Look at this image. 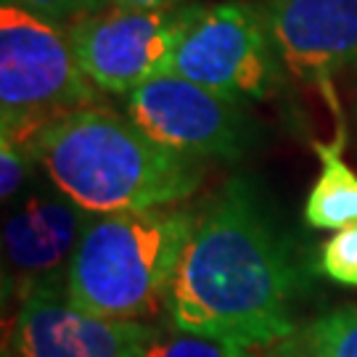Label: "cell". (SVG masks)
<instances>
[{
  "label": "cell",
  "instance_id": "obj_3",
  "mask_svg": "<svg viewBox=\"0 0 357 357\" xmlns=\"http://www.w3.org/2000/svg\"><path fill=\"white\" fill-rule=\"evenodd\" d=\"M196 220L178 206L90 217L66 268V296L98 318L156 315L167 307Z\"/></svg>",
  "mask_w": 357,
  "mask_h": 357
},
{
  "label": "cell",
  "instance_id": "obj_15",
  "mask_svg": "<svg viewBox=\"0 0 357 357\" xmlns=\"http://www.w3.org/2000/svg\"><path fill=\"white\" fill-rule=\"evenodd\" d=\"M35 162L38 159H35V153H32L29 146L16 143L11 138L0 141V196H3L6 204L16 202L24 193Z\"/></svg>",
  "mask_w": 357,
  "mask_h": 357
},
{
  "label": "cell",
  "instance_id": "obj_2",
  "mask_svg": "<svg viewBox=\"0 0 357 357\" xmlns=\"http://www.w3.org/2000/svg\"><path fill=\"white\" fill-rule=\"evenodd\" d=\"M29 149L53 188L90 215L172 206L191 199L206 175L202 159L156 143L98 103L53 119Z\"/></svg>",
  "mask_w": 357,
  "mask_h": 357
},
{
  "label": "cell",
  "instance_id": "obj_16",
  "mask_svg": "<svg viewBox=\"0 0 357 357\" xmlns=\"http://www.w3.org/2000/svg\"><path fill=\"white\" fill-rule=\"evenodd\" d=\"M3 3L19 6V8H24V11L51 22V24L64 26V29H69L79 19L77 0H3Z\"/></svg>",
  "mask_w": 357,
  "mask_h": 357
},
{
  "label": "cell",
  "instance_id": "obj_13",
  "mask_svg": "<svg viewBox=\"0 0 357 357\" xmlns=\"http://www.w3.org/2000/svg\"><path fill=\"white\" fill-rule=\"evenodd\" d=\"M135 357H257L255 349H243L175 328H153Z\"/></svg>",
  "mask_w": 357,
  "mask_h": 357
},
{
  "label": "cell",
  "instance_id": "obj_10",
  "mask_svg": "<svg viewBox=\"0 0 357 357\" xmlns=\"http://www.w3.org/2000/svg\"><path fill=\"white\" fill-rule=\"evenodd\" d=\"M90 222V212L59 191H35L16 202L3 225L6 286L22 299L45 283L66 281V268Z\"/></svg>",
  "mask_w": 357,
  "mask_h": 357
},
{
  "label": "cell",
  "instance_id": "obj_20",
  "mask_svg": "<svg viewBox=\"0 0 357 357\" xmlns=\"http://www.w3.org/2000/svg\"><path fill=\"white\" fill-rule=\"evenodd\" d=\"M3 357H19V355H16V352H13L11 347L6 344V347H3Z\"/></svg>",
  "mask_w": 357,
  "mask_h": 357
},
{
  "label": "cell",
  "instance_id": "obj_6",
  "mask_svg": "<svg viewBox=\"0 0 357 357\" xmlns=\"http://www.w3.org/2000/svg\"><path fill=\"white\" fill-rule=\"evenodd\" d=\"M202 3L162 11H116L79 16L66 29L72 51L88 79L103 93L130 96L167 75L172 53L191 26Z\"/></svg>",
  "mask_w": 357,
  "mask_h": 357
},
{
  "label": "cell",
  "instance_id": "obj_17",
  "mask_svg": "<svg viewBox=\"0 0 357 357\" xmlns=\"http://www.w3.org/2000/svg\"><path fill=\"white\" fill-rule=\"evenodd\" d=\"M178 6H185V0H109V8L116 11H162Z\"/></svg>",
  "mask_w": 357,
  "mask_h": 357
},
{
  "label": "cell",
  "instance_id": "obj_12",
  "mask_svg": "<svg viewBox=\"0 0 357 357\" xmlns=\"http://www.w3.org/2000/svg\"><path fill=\"white\" fill-rule=\"evenodd\" d=\"M296 339L312 357H357V307H342L307 323Z\"/></svg>",
  "mask_w": 357,
  "mask_h": 357
},
{
  "label": "cell",
  "instance_id": "obj_8",
  "mask_svg": "<svg viewBox=\"0 0 357 357\" xmlns=\"http://www.w3.org/2000/svg\"><path fill=\"white\" fill-rule=\"evenodd\" d=\"M153 326L112 320L72 305L66 281L38 286L13 318L11 347L19 357H135Z\"/></svg>",
  "mask_w": 357,
  "mask_h": 357
},
{
  "label": "cell",
  "instance_id": "obj_18",
  "mask_svg": "<svg viewBox=\"0 0 357 357\" xmlns=\"http://www.w3.org/2000/svg\"><path fill=\"white\" fill-rule=\"evenodd\" d=\"M270 357H312V355L307 352L305 344H302V342L296 339V333H294V336H289L286 342H281V344L273 347Z\"/></svg>",
  "mask_w": 357,
  "mask_h": 357
},
{
  "label": "cell",
  "instance_id": "obj_14",
  "mask_svg": "<svg viewBox=\"0 0 357 357\" xmlns=\"http://www.w3.org/2000/svg\"><path fill=\"white\" fill-rule=\"evenodd\" d=\"M318 270L339 286L357 289V225L333 230V236L320 246Z\"/></svg>",
  "mask_w": 357,
  "mask_h": 357
},
{
  "label": "cell",
  "instance_id": "obj_1",
  "mask_svg": "<svg viewBox=\"0 0 357 357\" xmlns=\"http://www.w3.org/2000/svg\"><path fill=\"white\" fill-rule=\"evenodd\" d=\"M307 289L291 241L249 178H233L196 220L167 296L169 328L243 349L296 333Z\"/></svg>",
  "mask_w": 357,
  "mask_h": 357
},
{
  "label": "cell",
  "instance_id": "obj_9",
  "mask_svg": "<svg viewBox=\"0 0 357 357\" xmlns=\"http://www.w3.org/2000/svg\"><path fill=\"white\" fill-rule=\"evenodd\" d=\"M283 69L302 82L357 66V0H255Z\"/></svg>",
  "mask_w": 357,
  "mask_h": 357
},
{
  "label": "cell",
  "instance_id": "obj_11",
  "mask_svg": "<svg viewBox=\"0 0 357 357\" xmlns=\"http://www.w3.org/2000/svg\"><path fill=\"white\" fill-rule=\"evenodd\" d=\"M318 85L331 101L336 135L331 143H312L320 159V175L307 196L305 222L315 230H342L357 225V172L347 165L344 153H342L347 143L344 112L336 103L331 79H323Z\"/></svg>",
  "mask_w": 357,
  "mask_h": 357
},
{
  "label": "cell",
  "instance_id": "obj_19",
  "mask_svg": "<svg viewBox=\"0 0 357 357\" xmlns=\"http://www.w3.org/2000/svg\"><path fill=\"white\" fill-rule=\"evenodd\" d=\"M77 8H79V16H88V13L103 11L101 0H77Z\"/></svg>",
  "mask_w": 357,
  "mask_h": 357
},
{
  "label": "cell",
  "instance_id": "obj_21",
  "mask_svg": "<svg viewBox=\"0 0 357 357\" xmlns=\"http://www.w3.org/2000/svg\"><path fill=\"white\" fill-rule=\"evenodd\" d=\"M101 8H109V0H101Z\"/></svg>",
  "mask_w": 357,
  "mask_h": 357
},
{
  "label": "cell",
  "instance_id": "obj_7",
  "mask_svg": "<svg viewBox=\"0 0 357 357\" xmlns=\"http://www.w3.org/2000/svg\"><path fill=\"white\" fill-rule=\"evenodd\" d=\"M128 116L156 143L193 159H241L255 128L233 103L178 75L153 77L128 96Z\"/></svg>",
  "mask_w": 357,
  "mask_h": 357
},
{
  "label": "cell",
  "instance_id": "obj_5",
  "mask_svg": "<svg viewBox=\"0 0 357 357\" xmlns=\"http://www.w3.org/2000/svg\"><path fill=\"white\" fill-rule=\"evenodd\" d=\"M281 59L255 3L220 0L202 6L172 53L167 75L191 79L233 103L273 96Z\"/></svg>",
  "mask_w": 357,
  "mask_h": 357
},
{
  "label": "cell",
  "instance_id": "obj_4",
  "mask_svg": "<svg viewBox=\"0 0 357 357\" xmlns=\"http://www.w3.org/2000/svg\"><path fill=\"white\" fill-rule=\"evenodd\" d=\"M98 103L64 26L0 6V135L29 146L53 119Z\"/></svg>",
  "mask_w": 357,
  "mask_h": 357
}]
</instances>
